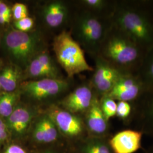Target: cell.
Returning a JSON list of instances; mask_svg holds the SVG:
<instances>
[{
  "mask_svg": "<svg viewBox=\"0 0 153 153\" xmlns=\"http://www.w3.org/2000/svg\"><path fill=\"white\" fill-rule=\"evenodd\" d=\"M53 50L59 62L69 77L83 71H93L80 45L69 33L63 31L55 38Z\"/></svg>",
  "mask_w": 153,
  "mask_h": 153,
  "instance_id": "6da1fadb",
  "label": "cell"
},
{
  "mask_svg": "<svg viewBox=\"0 0 153 153\" xmlns=\"http://www.w3.org/2000/svg\"><path fill=\"white\" fill-rule=\"evenodd\" d=\"M117 30L141 47L153 44V26L148 18L135 10L124 8L115 16Z\"/></svg>",
  "mask_w": 153,
  "mask_h": 153,
  "instance_id": "7a4b0ae2",
  "label": "cell"
},
{
  "mask_svg": "<svg viewBox=\"0 0 153 153\" xmlns=\"http://www.w3.org/2000/svg\"><path fill=\"white\" fill-rule=\"evenodd\" d=\"M141 48L119 30L109 38L105 45L104 55L112 65L121 71L134 65L141 57Z\"/></svg>",
  "mask_w": 153,
  "mask_h": 153,
  "instance_id": "3957f363",
  "label": "cell"
},
{
  "mask_svg": "<svg viewBox=\"0 0 153 153\" xmlns=\"http://www.w3.org/2000/svg\"><path fill=\"white\" fill-rule=\"evenodd\" d=\"M40 39L35 33L12 30L5 36L7 49L19 63L26 65L39 49Z\"/></svg>",
  "mask_w": 153,
  "mask_h": 153,
  "instance_id": "277c9868",
  "label": "cell"
},
{
  "mask_svg": "<svg viewBox=\"0 0 153 153\" xmlns=\"http://www.w3.org/2000/svg\"><path fill=\"white\" fill-rule=\"evenodd\" d=\"M77 32L81 41L88 48L95 49L103 40L105 30L98 18L87 14L79 19Z\"/></svg>",
  "mask_w": 153,
  "mask_h": 153,
  "instance_id": "5b68a950",
  "label": "cell"
},
{
  "mask_svg": "<svg viewBox=\"0 0 153 153\" xmlns=\"http://www.w3.org/2000/svg\"><path fill=\"white\" fill-rule=\"evenodd\" d=\"M142 88L143 84L140 79L123 71L112 90L105 95L115 100L129 102L137 98Z\"/></svg>",
  "mask_w": 153,
  "mask_h": 153,
  "instance_id": "8992f818",
  "label": "cell"
},
{
  "mask_svg": "<svg viewBox=\"0 0 153 153\" xmlns=\"http://www.w3.org/2000/svg\"><path fill=\"white\" fill-rule=\"evenodd\" d=\"M68 83L56 78H45L38 81L22 83V89L27 95L36 99L54 96L66 88Z\"/></svg>",
  "mask_w": 153,
  "mask_h": 153,
  "instance_id": "52a82bcc",
  "label": "cell"
},
{
  "mask_svg": "<svg viewBox=\"0 0 153 153\" xmlns=\"http://www.w3.org/2000/svg\"><path fill=\"white\" fill-rule=\"evenodd\" d=\"M123 71L105 60L98 59L93 76V85L99 93L105 95L112 90Z\"/></svg>",
  "mask_w": 153,
  "mask_h": 153,
  "instance_id": "ba28073f",
  "label": "cell"
},
{
  "mask_svg": "<svg viewBox=\"0 0 153 153\" xmlns=\"http://www.w3.org/2000/svg\"><path fill=\"white\" fill-rule=\"evenodd\" d=\"M142 134L140 131L125 130L116 134L109 143L115 153H134L141 148Z\"/></svg>",
  "mask_w": 153,
  "mask_h": 153,
  "instance_id": "9c48e42d",
  "label": "cell"
},
{
  "mask_svg": "<svg viewBox=\"0 0 153 153\" xmlns=\"http://www.w3.org/2000/svg\"><path fill=\"white\" fill-rule=\"evenodd\" d=\"M52 120L61 131L66 135L74 136L82 131L81 121L74 115L64 110L56 109L51 114Z\"/></svg>",
  "mask_w": 153,
  "mask_h": 153,
  "instance_id": "30bf717a",
  "label": "cell"
},
{
  "mask_svg": "<svg viewBox=\"0 0 153 153\" xmlns=\"http://www.w3.org/2000/svg\"><path fill=\"white\" fill-rule=\"evenodd\" d=\"M94 98L91 88L87 86L77 88L64 101V105L71 112H79L88 109Z\"/></svg>",
  "mask_w": 153,
  "mask_h": 153,
  "instance_id": "8fae6325",
  "label": "cell"
},
{
  "mask_svg": "<svg viewBox=\"0 0 153 153\" xmlns=\"http://www.w3.org/2000/svg\"><path fill=\"white\" fill-rule=\"evenodd\" d=\"M87 123L90 130L97 134H102L107 129V120L102 111L100 104L96 98H94L88 108Z\"/></svg>",
  "mask_w": 153,
  "mask_h": 153,
  "instance_id": "7c38bea8",
  "label": "cell"
},
{
  "mask_svg": "<svg viewBox=\"0 0 153 153\" xmlns=\"http://www.w3.org/2000/svg\"><path fill=\"white\" fill-rule=\"evenodd\" d=\"M67 10L61 2L49 4L44 10V18L47 24L51 27L59 26L65 19Z\"/></svg>",
  "mask_w": 153,
  "mask_h": 153,
  "instance_id": "4fadbf2b",
  "label": "cell"
},
{
  "mask_svg": "<svg viewBox=\"0 0 153 153\" xmlns=\"http://www.w3.org/2000/svg\"><path fill=\"white\" fill-rule=\"evenodd\" d=\"M31 119V112L26 108L20 107L14 109L8 117V124L14 131L22 133L27 128Z\"/></svg>",
  "mask_w": 153,
  "mask_h": 153,
  "instance_id": "5bb4252c",
  "label": "cell"
},
{
  "mask_svg": "<svg viewBox=\"0 0 153 153\" xmlns=\"http://www.w3.org/2000/svg\"><path fill=\"white\" fill-rule=\"evenodd\" d=\"M19 79V73L16 68L7 67L0 74V85L6 92H13Z\"/></svg>",
  "mask_w": 153,
  "mask_h": 153,
  "instance_id": "9a60e30c",
  "label": "cell"
},
{
  "mask_svg": "<svg viewBox=\"0 0 153 153\" xmlns=\"http://www.w3.org/2000/svg\"><path fill=\"white\" fill-rule=\"evenodd\" d=\"M17 98V94L14 92H7L0 96V115L8 117L11 115Z\"/></svg>",
  "mask_w": 153,
  "mask_h": 153,
  "instance_id": "2e32d148",
  "label": "cell"
},
{
  "mask_svg": "<svg viewBox=\"0 0 153 153\" xmlns=\"http://www.w3.org/2000/svg\"><path fill=\"white\" fill-rule=\"evenodd\" d=\"M40 121L44 131V142L49 143L55 141L57 137V131L53 120L50 117H45Z\"/></svg>",
  "mask_w": 153,
  "mask_h": 153,
  "instance_id": "e0dca14e",
  "label": "cell"
},
{
  "mask_svg": "<svg viewBox=\"0 0 153 153\" xmlns=\"http://www.w3.org/2000/svg\"><path fill=\"white\" fill-rule=\"evenodd\" d=\"M100 107L107 121L116 115L117 103L114 99L109 98L108 96L105 95Z\"/></svg>",
  "mask_w": 153,
  "mask_h": 153,
  "instance_id": "ac0fdd59",
  "label": "cell"
},
{
  "mask_svg": "<svg viewBox=\"0 0 153 153\" xmlns=\"http://www.w3.org/2000/svg\"><path fill=\"white\" fill-rule=\"evenodd\" d=\"M28 73L32 77H43L44 78H49L48 73L44 69L43 66L41 65L38 59L36 57L30 62L28 66Z\"/></svg>",
  "mask_w": 153,
  "mask_h": 153,
  "instance_id": "d6986e66",
  "label": "cell"
},
{
  "mask_svg": "<svg viewBox=\"0 0 153 153\" xmlns=\"http://www.w3.org/2000/svg\"><path fill=\"white\" fill-rule=\"evenodd\" d=\"M36 58L44 69L47 71L50 78L55 79L57 76V71L48 55L42 53L38 55Z\"/></svg>",
  "mask_w": 153,
  "mask_h": 153,
  "instance_id": "ffe728a7",
  "label": "cell"
},
{
  "mask_svg": "<svg viewBox=\"0 0 153 153\" xmlns=\"http://www.w3.org/2000/svg\"><path fill=\"white\" fill-rule=\"evenodd\" d=\"M85 153H111L108 148L102 142H94L88 145Z\"/></svg>",
  "mask_w": 153,
  "mask_h": 153,
  "instance_id": "44dd1931",
  "label": "cell"
},
{
  "mask_svg": "<svg viewBox=\"0 0 153 153\" xmlns=\"http://www.w3.org/2000/svg\"><path fill=\"white\" fill-rule=\"evenodd\" d=\"M14 18L18 21L28 16V10L27 6L23 4L16 3L15 4L11 9Z\"/></svg>",
  "mask_w": 153,
  "mask_h": 153,
  "instance_id": "7402d4cb",
  "label": "cell"
},
{
  "mask_svg": "<svg viewBox=\"0 0 153 153\" xmlns=\"http://www.w3.org/2000/svg\"><path fill=\"white\" fill-rule=\"evenodd\" d=\"M131 112V106L128 102L119 101L117 103L116 116L121 119H126Z\"/></svg>",
  "mask_w": 153,
  "mask_h": 153,
  "instance_id": "603a6c76",
  "label": "cell"
},
{
  "mask_svg": "<svg viewBox=\"0 0 153 153\" xmlns=\"http://www.w3.org/2000/svg\"><path fill=\"white\" fill-rule=\"evenodd\" d=\"M14 25L16 30L23 33H28L33 28V21L32 18L27 16L22 19L16 21L14 23Z\"/></svg>",
  "mask_w": 153,
  "mask_h": 153,
  "instance_id": "cb8c5ba5",
  "label": "cell"
},
{
  "mask_svg": "<svg viewBox=\"0 0 153 153\" xmlns=\"http://www.w3.org/2000/svg\"><path fill=\"white\" fill-rule=\"evenodd\" d=\"M83 3L93 9H101L105 5V2L102 0H85Z\"/></svg>",
  "mask_w": 153,
  "mask_h": 153,
  "instance_id": "d4e9b609",
  "label": "cell"
},
{
  "mask_svg": "<svg viewBox=\"0 0 153 153\" xmlns=\"http://www.w3.org/2000/svg\"><path fill=\"white\" fill-rule=\"evenodd\" d=\"M34 137L38 142H44V134L43 126L40 121L36 124L34 131Z\"/></svg>",
  "mask_w": 153,
  "mask_h": 153,
  "instance_id": "484cf974",
  "label": "cell"
},
{
  "mask_svg": "<svg viewBox=\"0 0 153 153\" xmlns=\"http://www.w3.org/2000/svg\"><path fill=\"white\" fill-rule=\"evenodd\" d=\"M146 76L148 80L153 83V55L148 61L146 70Z\"/></svg>",
  "mask_w": 153,
  "mask_h": 153,
  "instance_id": "4316f807",
  "label": "cell"
},
{
  "mask_svg": "<svg viewBox=\"0 0 153 153\" xmlns=\"http://www.w3.org/2000/svg\"><path fill=\"white\" fill-rule=\"evenodd\" d=\"M4 153H26V152L21 146L14 145L10 146Z\"/></svg>",
  "mask_w": 153,
  "mask_h": 153,
  "instance_id": "83f0119b",
  "label": "cell"
},
{
  "mask_svg": "<svg viewBox=\"0 0 153 153\" xmlns=\"http://www.w3.org/2000/svg\"><path fill=\"white\" fill-rule=\"evenodd\" d=\"M10 8L5 3L0 1V16L2 15H11Z\"/></svg>",
  "mask_w": 153,
  "mask_h": 153,
  "instance_id": "f1b7e54d",
  "label": "cell"
},
{
  "mask_svg": "<svg viewBox=\"0 0 153 153\" xmlns=\"http://www.w3.org/2000/svg\"><path fill=\"white\" fill-rule=\"evenodd\" d=\"M11 15H2L0 16V23L5 24L10 22Z\"/></svg>",
  "mask_w": 153,
  "mask_h": 153,
  "instance_id": "f546056e",
  "label": "cell"
},
{
  "mask_svg": "<svg viewBox=\"0 0 153 153\" xmlns=\"http://www.w3.org/2000/svg\"><path fill=\"white\" fill-rule=\"evenodd\" d=\"M152 110H153V104H152Z\"/></svg>",
  "mask_w": 153,
  "mask_h": 153,
  "instance_id": "4dcf8cb0",
  "label": "cell"
},
{
  "mask_svg": "<svg viewBox=\"0 0 153 153\" xmlns=\"http://www.w3.org/2000/svg\"><path fill=\"white\" fill-rule=\"evenodd\" d=\"M1 88V85H0V88Z\"/></svg>",
  "mask_w": 153,
  "mask_h": 153,
  "instance_id": "1f68e13d",
  "label": "cell"
},
{
  "mask_svg": "<svg viewBox=\"0 0 153 153\" xmlns=\"http://www.w3.org/2000/svg\"></svg>",
  "mask_w": 153,
  "mask_h": 153,
  "instance_id": "d6a6232c",
  "label": "cell"
}]
</instances>
